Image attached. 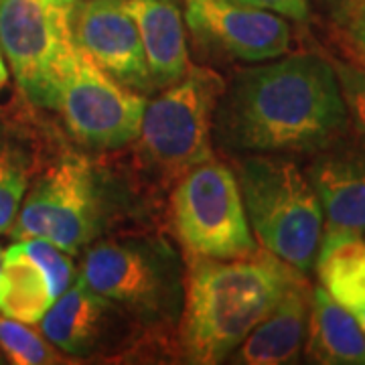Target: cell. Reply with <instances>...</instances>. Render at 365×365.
<instances>
[{
	"mask_svg": "<svg viewBox=\"0 0 365 365\" xmlns=\"http://www.w3.org/2000/svg\"><path fill=\"white\" fill-rule=\"evenodd\" d=\"M311 292L307 278H299L287 288L270 313L252 329L235 351V364L280 365L299 359L307 337Z\"/></svg>",
	"mask_w": 365,
	"mask_h": 365,
	"instance_id": "obj_14",
	"label": "cell"
},
{
	"mask_svg": "<svg viewBox=\"0 0 365 365\" xmlns=\"http://www.w3.org/2000/svg\"><path fill=\"white\" fill-rule=\"evenodd\" d=\"M106 185L100 170L81 155L69 153L25 193L14 237H41L78 254L104 230Z\"/></svg>",
	"mask_w": 365,
	"mask_h": 365,
	"instance_id": "obj_7",
	"label": "cell"
},
{
	"mask_svg": "<svg viewBox=\"0 0 365 365\" xmlns=\"http://www.w3.org/2000/svg\"><path fill=\"white\" fill-rule=\"evenodd\" d=\"M2 260H4V254L0 250V302H2V290H4V276H2Z\"/></svg>",
	"mask_w": 365,
	"mask_h": 365,
	"instance_id": "obj_27",
	"label": "cell"
},
{
	"mask_svg": "<svg viewBox=\"0 0 365 365\" xmlns=\"http://www.w3.org/2000/svg\"><path fill=\"white\" fill-rule=\"evenodd\" d=\"M307 177L327 217V230L365 232V134L341 136L317 153Z\"/></svg>",
	"mask_w": 365,
	"mask_h": 365,
	"instance_id": "obj_13",
	"label": "cell"
},
{
	"mask_svg": "<svg viewBox=\"0 0 365 365\" xmlns=\"http://www.w3.org/2000/svg\"><path fill=\"white\" fill-rule=\"evenodd\" d=\"M300 274L270 252L235 262L195 256L182 307V345L189 361L222 364Z\"/></svg>",
	"mask_w": 365,
	"mask_h": 365,
	"instance_id": "obj_2",
	"label": "cell"
},
{
	"mask_svg": "<svg viewBox=\"0 0 365 365\" xmlns=\"http://www.w3.org/2000/svg\"><path fill=\"white\" fill-rule=\"evenodd\" d=\"M19 246L39 264V268L45 274L49 288H51V294L55 299L71 287V282L76 278V268H73V264L67 258L63 250L53 246L51 242H47V240H41V237L19 240Z\"/></svg>",
	"mask_w": 365,
	"mask_h": 365,
	"instance_id": "obj_21",
	"label": "cell"
},
{
	"mask_svg": "<svg viewBox=\"0 0 365 365\" xmlns=\"http://www.w3.org/2000/svg\"><path fill=\"white\" fill-rule=\"evenodd\" d=\"M331 19L341 26L351 25L357 14L365 9V0H323Z\"/></svg>",
	"mask_w": 365,
	"mask_h": 365,
	"instance_id": "obj_24",
	"label": "cell"
},
{
	"mask_svg": "<svg viewBox=\"0 0 365 365\" xmlns=\"http://www.w3.org/2000/svg\"><path fill=\"white\" fill-rule=\"evenodd\" d=\"M307 355L314 364L365 365L364 329L323 287L311 292Z\"/></svg>",
	"mask_w": 365,
	"mask_h": 365,
	"instance_id": "obj_16",
	"label": "cell"
},
{
	"mask_svg": "<svg viewBox=\"0 0 365 365\" xmlns=\"http://www.w3.org/2000/svg\"><path fill=\"white\" fill-rule=\"evenodd\" d=\"M29 185L26 150L0 130V234L9 232L19 215Z\"/></svg>",
	"mask_w": 365,
	"mask_h": 365,
	"instance_id": "obj_19",
	"label": "cell"
},
{
	"mask_svg": "<svg viewBox=\"0 0 365 365\" xmlns=\"http://www.w3.org/2000/svg\"><path fill=\"white\" fill-rule=\"evenodd\" d=\"M185 19L197 39L248 63L278 59L290 47L280 14L235 0H185Z\"/></svg>",
	"mask_w": 365,
	"mask_h": 365,
	"instance_id": "obj_11",
	"label": "cell"
},
{
	"mask_svg": "<svg viewBox=\"0 0 365 365\" xmlns=\"http://www.w3.org/2000/svg\"><path fill=\"white\" fill-rule=\"evenodd\" d=\"M86 282L134 323L175 325L185 307V276L179 254L163 237H120L86 252Z\"/></svg>",
	"mask_w": 365,
	"mask_h": 365,
	"instance_id": "obj_4",
	"label": "cell"
},
{
	"mask_svg": "<svg viewBox=\"0 0 365 365\" xmlns=\"http://www.w3.org/2000/svg\"><path fill=\"white\" fill-rule=\"evenodd\" d=\"M9 79V71H6V66H4V57H2V49H0V88L6 83Z\"/></svg>",
	"mask_w": 365,
	"mask_h": 365,
	"instance_id": "obj_26",
	"label": "cell"
},
{
	"mask_svg": "<svg viewBox=\"0 0 365 365\" xmlns=\"http://www.w3.org/2000/svg\"><path fill=\"white\" fill-rule=\"evenodd\" d=\"M4 290L0 311L9 319L25 325H37L49 311L55 297L51 294L49 282L39 268L19 244L4 252L2 260Z\"/></svg>",
	"mask_w": 365,
	"mask_h": 365,
	"instance_id": "obj_18",
	"label": "cell"
},
{
	"mask_svg": "<svg viewBox=\"0 0 365 365\" xmlns=\"http://www.w3.org/2000/svg\"><path fill=\"white\" fill-rule=\"evenodd\" d=\"M235 2L262 9V11H270V13L288 16L294 21L309 19V0H235Z\"/></svg>",
	"mask_w": 365,
	"mask_h": 365,
	"instance_id": "obj_23",
	"label": "cell"
},
{
	"mask_svg": "<svg viewBox=\"0 0 365 365\" xmlns=\"http://www.w3.org/2000/svg\"><path fill=\"white\" fill-rule=\"evenodd\" d=\"M347 31H349L351 47L359 57L365 59V9L357 14V19L353 21L351 25L347 26Z\"/></svg>",
	"mask_w": 365,
	"mask_h": 365,
	"instance_id": "obj_25",
	"label": "cell"
},
{
	"mask_svg": "<svg viewBox=\"0 0 365 365\" xmlns=\"http://www.w3.org/2000/svg\"><path fill=\"white\" fill-rule=\"evenodd\" d=\"M73 39L96 66L132 91H155L143 41L126 0H79Z\"/></svg>",
	"mask_w": 365,
	"mask_h": 365,
	"instance_id": "obj_10",
	"label": "cell"
},
{
	"mask_svg": "<svg viewBox=\"0 0 365 365\" xmlns=\"http://www.w3.org/2000/svg\"><path fill=\"white\" fill-rule=\"evenodd\" d=\"M337 73L341 96L347 108V116L357 132L365 134V67L331 61Z\"/></svg>",
	"mask_w": 365,
	"mask_h": 365,
	"instance_id": "obj_22",
	"label": "cell"
},
{
	"mask_svg": "<svg viewBox=\"0 0 365 365\" xmlns=\"http://www.w3.org/2000/svg\"><path fill=\"white\" fill-rule=\"evenodd\" d=\"M235 179L262 246L299 272H311L323 235V207L309 177L282 155H250L237 163Z\"/></svg>",
	"mask_w": 365,
	"mask_h": 365,
	"instance_id": "obj_3",
	"label": "cell"
},
{
	"mask_svg": "<svg viewBox=\"0 0 365 365\" xmlns=\"http://www.w3.org/2000/svg\"><path fill=\"white\" fill-rule=\"evenodd\" d=\"M0 347L13 364L41 365L57 361V355L45 345V341L14 319L0 321Z\"/></svg>",
	"mask_w": 365,
	"mask_h": 365,
	"instance_id": "obj_20",
	"label": "cell"
},
{
	"mask_svg": "<svg viewBox=\"0 0 365 365\" xmlns=\"http://www.w3.org/2000/svg\"><path fill=\"white\" fill-rule=\"evenodd\" d=\"M143 41L155 90L169 88L189 71L185 25L177 0H126Z\"/></svg>",
	"mask_w": 365,
	"mask_h": 365,
	"instance_id": "obj_15",
	"label": "cell"
},
{
	"mask_svg": "<svg viewBox=\"0 0 365 365\" xmlns=\"http://www.w3.org/2000/svg\"><path fill=\"white\" fill-rule=\"evenodd\" d=\"M347 126L335 67L314 53L240 71L213 114L223 148L252 155H317Z\"/></svg>",
	"mask_w": 365,
	"mask_h": 365,
	"instance_id": "obj_1",
	"label": "cell"
},
{
	"mask_svg": "<svg viewBox=\"0 0 365 365\" xmlns=\"http://www.w3.org/2000/svg\"><path fill=\"white\" fill-rule=\"evenodd\" d=\"M79 0H0V49L26 98L57 110L79 47L73 13Z\"/></svg>",
	"mask_w": 365,
	"mask_h": 365,
	"instance_id": "obj_5",
	"label": "cell"
},
{
	"mask_svg": "<svg viewBox=\"0 0 365 365\" xmlns=\"http://www.w3.org/2000/svg\"><path fill=\"white\" fill-rule=\"evenodd\" d=\"M170 205L175 227L191 254L213 260L256 254L237 179L213 157L182 175Z\"/></svg>",
	"mask_w": 365,
	"mask_h": 365,
	"instance_id": "obj_8",
	"label": "cell"
},
{
	"mask_svg": "<svg viewBox=\"0 0 365 365\" xmlns=\"http://www.w3.org/2000/svg\"><path fill=\"white\" fill-rule=\"evenodd\" d=\"M222 91L217 73L193 67L144 108L136 140H140V157L150 170L173 181L213 157L211 128Z\"/></svg>",
	"mask_w": 365,
	"mask_h": 365,
	"instance_id": "obj_6",
	"label": "cell"
},
{
	"mask_svg": "<svg viewBox=\"0 0 365 365\" xmlns=\"http://www.w3.org/2000/svg\"><path fill=\"white\" fill-rule=\"evenodd\" d=\"M126 317L122 309L118 311L112 300L98 294L79 276L41 319V331L61 351L86 357L116 343Z\"/></svg>",
	"mask_w": 365,
	"mask_h": 365,
	"instance_id": "obj_12",
	"label": "cell"
},
{
	"mask_svg": "<svg viewBox=\"0 0 365 365\" xmlns=\"http://www.w3.org/2000/svg\"><path fill=\"white\" fill-rule=\"evenodd\" d=\"M314 268L321 287L351 314L365 309V240L349 230H325Z\"/></svg>",
	"mask_w": 365,
	"mask_h": 365,
	"instance_id": "obj_17",
	"label": "cell"
},
{
	"mask_svg": "<svg viewBox=\"0 0 365 365\" xmlns=\"http://www.w3.org/2000/svg\"><path fill=\"white\" fill-rule=\"evenodd\" d=\"M146 102L118 83L79 49L67 73L59 108L69 132L90 148H120L140 134Z\"/></svg>",
	"mask_w": 365,
	"mask_h": 365,
	"instance_id": "obj_9",
	"label": "cell"
}]
</instances>
